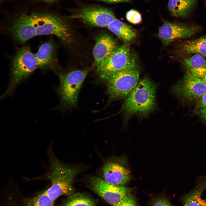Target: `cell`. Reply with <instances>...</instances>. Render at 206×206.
<instances>
[{"instance_id":"cell-15","label":"cell","mask_w":206,"mask_h":206,"mask_svg":"<svg viewBox=\"0 0 206 206\" xmlns=\"http://www.w3.org/2000/svg\"><path fill=\"white\" fill-rule=\"evenodd\" d=\"M195 187L183 197V206H206V201L201 195L206 189V175L199 176L197 179Z\"/></svg>"},{"instance_id":"cell-21","label":"cell","mask_w":206,"mask_h":206,"mask_svg":"<svg viewBox=\"0 0 206 206\" xmlns=\"http://www.w3.org/2000/svg\"><path fill=\"white\" fill-rule=\"evenodd\" d=\"M55 201L43 191L32 198L25 199V206H54Z\"/></svg>"},{"instance_id":"cell-30","label":"cell","mask_w":206,"mask_h":206,"mask_svg":"<svg viewBox=\"0 0 206 206\" xmlns=\"http://www.w3.org/2000/svg\"><path fill=\"white\" fill-rule=\"evenodd\" d=\"M204 3H205V7L206 8V2H205Z\"/></svg>"},{"instance_id":"cell-23","label":"cell","mask_w":206,"mask_h":206,"mask_svg":"<svg viewBox=\"0 0 206 206\" xmlns=\"http://www.w3.org/2000/svg\"><path fill=\"white\" fill-rule=\"evenodd\" d=\"M112 206H137L134 197L130 193L127 195L118 203Z\"/></svg>"},{"instance_id":"cell-8","label":"cell","mask_w":206,"mask_h":206,"mask_svg":"<svg viewBox=\"0 0 206 206\" xmlns=\"http://www.w3.org/2000/svg\"><path fill=\"white\" fill-rule=\"evenodd\" d=\"M172 93L183 101L190 102L198 100L206 93L202 78L186 71L181 82L174 85Z\"/></svg>"},{"instance_id":"cell-1","label":"cell","mask_w":206,"mask_h":206,"mask_svg":"<svg viewBox=\"0 0 206 206\" xmlns=\"http://www.w3.org/2000/svg\"><path fill=\"white\" fill-rule=\"evenodd\" d=\"M19 32L24 43L34 37L44 35H54L68 44L73 40L70 30L64 20L49 14H23L20 21Z\"/></svg>"},{"instance_id":"cell-20","label":"cell","mask_w":206,"mask_h":206,"mask_svg":"<svg viewBox=\"0 0 206 206\" xmlns=\"http://www.w3.org/2000/svg\"><path fill=\"white\" fill-rule=\"evenodd\" d=\"M68 197L60 206H95L92 199L82 193H74Z\"/></svg>"},{"instance_id":"cell-25","label":"cell","mask_w":206,"mask_h":206,"mask_svg":"<svg viewBox=\"0 0 206 206\" xmlns=\"http://www.w3.org/2000/svg\"><path fill=\"white\" fill-rule=\"evenodd\" d=\"M197 100V106L199 109L206 106V93Z\"/></svg>"},{"instance_id":"cell-6","label":"cell","mask_w":206,"mask_h":206,"mask_svg":"<svg viewBox=\"0 0 206 206\" xmlns=\"http://www.w3.org/2000/svg\"><path fill=\"white\" fill-rule=\"evenodd\" d=\"M140 75V71L137 68L118 72L109 77L105 81L110 100L126 98L138 84Z\"/></svg>"},{"instance_id":"cell-29","label":"cell","mask_w":206,"mask_h":206,"mask_svg":"<svg viewBox=\"0 0 206 206\" xmlns=\"http://www.w3.org/2000/svg\"><path fill=\"white\" fill-rule=\"evenodd\" d=\"M44 1H47V2H52L56 1L57 0H43Z\"/></svg>"},{"instance_id":"cell-28","label":"cell","mask_w":206,"mask_h":206,"mask_svg":"<svg viewBox=\"0 0 206 206\" xmlns=\"http://www.w3.org/2000/svg\"><path fill=\"white\" fill-rule=\"evenodd\" d=\"M202 79L206 87V75Z\"/></svg>"},{"instance_id":"cell-9","label":"cell","mask_w":206,"mask_h":206,"mask_svg":"<svg viewBox=\"0 0 206 206\" xmlns=\"http://www.w3.org/2000/svg\"><path fill=\"white\" fill-rule=\"evenodd\" d=\"M70 17L80 20L89 25L100 27H107L116 18L110 9L94 6L77 9Z\"/></svg>"},{"instance_id":"cell-12","label":"cell","mask_w":206,"mask_h":206,"mask_svg":"<svg viewBox=\"0 0 206 206\" xmlns=\"http://www.w3.org/2000/svg\"><path fill=\"white\" fill-rule=\"evenodd\" d=\"M38 68L54 70L57 65V49L54 42L49 40L42 44L35 54Z\"/></svg>"},{"instance_id":"cell-7","label":"cell","mask_w":206,"mask_h":206,"mask_svg":"<svg viewBox=\"0 0 206 206\" xmlns=\"http://www.w3.org/2000/svg\"><path fill=\"white\" fill-rule=\"evenodd\" d=\"M88 72L86 69L59 74L60 84L57 90L62 106L69 107L76 105L82 84Z\"/></svg>"},{"instance_id":"cell-18","label":"cell","mask_w":206,"mask_h":206,"mask_svg":"<svg viewBox=\"0 0 206 206\" xmlns=\"http://www.w3.org/2000/svg\"><path fill=\"white\" fill-rule=\"evenodd\" d=\"M108 29L124 43L133 41L137 37L136 30L116 18L107 27Z\"/></svg>"},{"instance_id":"cell-14","label":"cell","mask_w":206,"mask_h":206,"mask_svg":"<svg viewBox=\"0 0 206 206\" xmlns=\"http://www.w3.org/2000/svg\"><path fill=\"white\" fill-rule=\"evenodd\" d=\"M102 171L104 180L111 184L122 186L128 182L130 179V171L121 165L114 163L106 164Z\"/></svg>"},{"instance_id":"cell-13","label":"cell","mask_w":206,"mask_h":206,"mask_svg":"<svg viewBox=\"0 0 206 206\" xmlns=\"http://www.w3.org/2000/svg\"><path fill=\"white\" fill-rule=\"evenodd\" d=\"M118 48L116 43L110 35L107 34L100 35L96 39L92 53L97 66Z\"/></svg>"},{"instance_id":"cell-26","label":"cell","mask_w":206,"mask_h":206,"mask_svg":"<svg viewBox=\"0 0 206 206\" xmlns=\"http://www.w3.org/2000/svg\"><path fill=\"white\" fill-rule=\"evenodd\" d=\"M197 113L200 117L206 121V106L199 109Z\"/></svg>"},{"instance_id":"cell-4","label":"cell","mask_w":206,"mask_h":206,"mask_svg":"<svg viewBox=\"0 0 206 206\" xmlns=\"http://www.w3.org/2000/svg\"><path fill=\"white\" fill-rule=\"evenodd\" d=\"M38 68L35 55L29 47L24 46L17 51L11 64L9 84L2 97L11 94L21 83Z\"/></svg>"},{"instance_id":"cell-27","label":"cell","mask_w":206,"mask_h":206,"mask_svg":"<svg viewBox=\"0 0 206 206\" xmlns=\"http://www.w3.org/2000/svg\"><path fill=\"white\" fill-rule=\"evenodd\" d=\"M97 1H101L109 3H117L122 2H127L130 0H93Z\"/></svg>"},{"instance_id":"cell-17","label":"cell","mask_w":206,"mask_h":206,"mask_svg":"<svg viewBox=\"0 0 206 206\" xmlns=\"http://www.w3.org/2000/svg\"><path fill=\"white\" fill-rule=\"evenodd\" d=\"M199 0H169L168 8L176 17H188L196 7Z\"/></svg>"},{"instance_id":"cell-2","label":"cell","mask_w":206,"mask_h":206,"mask_svg":"<svg viewBox=\"0 0 206 206\" xmlns=\"http://www.w3.org/2000/svg\"><path fill=\"white\" fill-rule=\"evenodd\" d=\"M156 85L148 78L140 80L136 87L125 98L120 112L127 118L137 115L146 117L156 106Z\"/></svg>"},{"instance_id":"cell-11","label":"cell","mask_w":206,"mask_h":206,"mask_svg":"<svg viewBox=\"0 0 206 206\" xmlns=\"http://www.w3.org/2000/svg\"><path fill=\"white\" fill-rule=\"evenodd\" d=\"M197 28L182 23L165 21L159 29L158 37L165 46L178 39L189 37L196 32Z\"/></svg>"},{"instance_id":"cell-16","label":"cell","mask_w":206,"mask_h":206,"mask_svg":"<svg viewBox=\"0 0 206 206\" xmlns=\"http://www.w3.org/2000/svg\"><path fill=\"white\" fill-rule=\"evenodd\" d=\"M181 62L186 71L202 78L206 75V60L203 56L195 54L183 58Z\"/></svg>"},{"instance_id":"cell-22","label":"cell","mask_w":206,"mask_h":206,"mask_svg":"<svg viewBox=\"0 0 206 206\" xmlns=\"http://www.w3.org/2000/svg\"><path fill=\"white\" fill-rule=\"evenodd\" d=\"M126 18L128 22L134 24H139L142 21L141 14L137 11L133 9L126 13Z\"/></svg>"},{"instance_id":"cell-3","label":"cell","mask_w":206,"mask_h":206,"mask_svg":"<svg viewBox=\"0 0 206 206\" xmlns=\"http://www.w3.org/2000/svg\"><path fill=\"white\" fill-rule=\"evenodd\" d=\"M49 165L44 174V178L49 181L50 186L44 191L53 200L62 195L69 196L74 194V180L77 169L67 166L61 163L54 155L52 148L48 149Z\"/></svg>"},{"instance_id":"cell-10","label":"cell","mask_w":206,"mask_h":206,"mask_svg":"<svg viewBox=\"0 0 206 206\" xmlns=\"http://www.w3.org/2000/svg\"><path fill=\"white\" fill-rule=\"evenodd\" d=\"M91 184L96 193L107 203L113 205L119 202L132 190L129 187L109 183L97 177L92 179Z\"/></svg>"},{"instance_id":"cell-19","label":"cell","mask_w":206,"mask_h":206,"mask_svg":"<svg viewBox=\"0 0 206 206\" xmlns=\"http://www.w3.org/2000/svg\"><path fill=\"white\" fill-rule=\"evenodd\" d=\"M177 53L181 55L194 54L206 57V35L181 44L178 46Z\"/></svg>"},{"instance_id":"cell-24","label":"cell","mask_w":206,"mask_h":206,"mask_svg":"<svg viewBox=\"0 0 206 206\" xmlns=\"http://www.w3.org/2000/svg\"><path fill=\"white\" fill-rule=\"evenodd\" d=\"M150 206H173L169 201L163 197H159L153 199Z\"/></svg>"},{"instance_id":"cell-5","label":"cell","mask_w":206,"mask_h":206,"mask_svg":"<svg viewBox=\"0 0 206 206\" xmlns=\"http://www.w3.org/2000/svg\"><path fill=\"white\" fill-rule=\"evenodd\" d=\"M137 68L136 57L130 45L128 43H124L97 66L96 72L101 79L106 81L116 72Z\"/></svg>"}]
</instances>
